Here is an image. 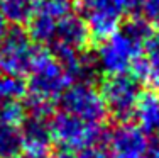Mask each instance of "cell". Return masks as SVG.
I'll return each mask as SVG.
<instances>
[{
	"instance_id": "6da1fadb",
	"label": "cell",
	"mask_w": 159,
	"mask_h": 158,
	"mask_svg": "<svg viewBox=\"0 0 159 158\" xmlns=\"http://www.w3.org/2000/svg\"><path fill=\"white\" fill-rule=\"evenodd\" d=\"M27 75V109L31 117L46 119L52 112L54 102L61 99L73 80L51 51L39 48Z\"/></svg>"
},
{
	"instance_id": "7a4b0ae2",
	"label": "cell",
	"mask_w": 159,
	"mask_h": 158,
	"mask_svg": "<svg viewBox=\"0 0 159 158\" xmlns=\"http://www.w3.org/2000/svg\"><path fill=\"white\" fill-rule=\"evenodd\" d=\"M152 34L151 26L144 19H134L125 27L108 39L102 41L97 51V63L107 77L125 75L141 58L147 37Z\"/></svg>"
},
{
	"instance_id": "3957f363",
	"label": "cell",
	"mask_w": 159,
	"mask_h": 158,
	"mask_svg": "<svg viewBox=\"0 0 159 158\" xmlns=\"http://www.w3.org/2000/svg\"><path fill=\"white\" fill-rule=\"evenodd\" d=\"M139 0H80L83 22L90 37L105 41L120 31L122 21Z\"/></svg>"
},
{
	"instance_id": "277c9868",
	"label": "cell",
	"mask_w": 159,
	"mask_h": 158,
	"mask_svg": "<svg viewBox=\"0 0 159 158\" xmlns=\"http://www.w3.org/2000/svg\"><path fill=\"white\" fill-rule=\"evenodd\" d=\"M51 140L64 153H78L97 146L103 136V124H93L59 111L49 122Z\"/></svg>"
},
{
	"instance_id": "5b68a950",
	"label": "cell",
	"mask_w": 159,
	"mask_h": 158,
	"mask_svg": "<svg viewBox=\"0 0 159 158\" xmlns=\"http://www.w3.org/2000/svg\"><path fill=\"white\" fill-rule=\"evenodd\" d=\"M61 112L93 124H103L108 116L100 90L88 82H76L70 85L59 99Z\"/></svg>"
},
{
	"instance_id": "8992f818",
	"label": "cell",
	"mask_w": 159,
	"mask_h": 158,
	"mask_svg": "<svg viewBox=\"0 0 159 158\" xmlns=\"http://www.w3.org/2000/svg\"><path fill=\"white\" fill-rule=\"evenodd\" d=\"M73 0H37L29 19V37L34 43L51 44L59 24L73 14Z\"/></svg>"
},
{
	"instance_id": "52a82bcc",
	"label": "cell",
	"mask_w": 159,
	"mask_h": 158,
	"mask_svg": "<svg viewBox=\"0 0 159 158\" xmlns=\"http://www.w3.org/2000/svg\"><path fill=\"white\" fill-rule=\"evenodd\" d=\"M107 111L113 117L125 122L132 117L141 99V89L139 82L129 75H117V77H107L100 90Z\"/></svg>"
},
{
	"instance_id": "ba28073f",
	"label": "cell",
	"mask_w": 159,
	"mask_h": 158,
	"mask_svg": "<svg viewBox=\"0 0 159 158\" xmlns=\"http://www.w3.org/2000/svg\"><path fill=\"white\" fill-rule=\"evenodd\" d=\"M37 48L22 29H12L0 43V71L3 75L24 77L29 73Z\"/></svg>"
},
{
	"instance_id": "9c48e42d",
	"label": "cell",
	"mask_w": 159,
	"mask_h": 158,
	"mask_svg": "<svg viewBox=\"0 0 159 158\" xmlns=\"http://www.w3.org/2000/svg\"><path fill=\"white\" fill-rule=\"evenodd\" d=\"M108 151L112 158H147L149 138L137 124L122 122L108 134Z\"/></svg>"
},
{
	"instance_id": "30bf717a",
	"label": "cell",
	"mask_w": 159,
	"mask_h": 158,
	"mask_svg": "<svg viewBox=\"0 0 159 158\" xmlns=\"http://www.w3.org/2000/svg\"><path fill=\"white\" fill-rule=\"evenodd\" d=\"M132 73L139 84L159 89V31L147 37L141 58L132 66Z\"/></svg>"
},
{
	"instance_id": "8fae6325",
	"label": "cell",
	"mask_w": 159,
	"mask_h": 158,
	"mask_svg": "<svg viewBox=\"0 0 159 158\" xmlns=\"http://www.w3.org/2000/svg\"><path fill=\"white\" fill-rule=\"evenodd\" d=\"M22 146L24 153L32 155H48V150L51 146V131L46 119L31 117L25 124H22Z\"/></svg>"
},
{
	"instance_id": "7c38bea8",
	"label": "cell",
	"mask_w": 159,
	"mask_h": 158,
	"mask_svg": "<svg viewBox=\"0 0 159 158\" xmlns=\"http://www.w3.org/2000/svg\"><path fill=\"white\" fill-rule=\"evenodd\" d=\"M137 119V126L144 133L157 134L159 136V95L154 92L141 93V99L137 102L134 112Z\"/></svg>"
},
{
	"instance_id": "4fadbf2b",
	"label": "cell",
	"mask_w": 159,
	"mask_h": 158,
	"mask_svg": "<svg viewBox=\"0 0 159 158\" xmlns=\"http://www.w3.org/2000/svg\"><path fill=\"white\" fill-rule=\"evenodd\" d=\"M37 0H0V12L7 22L22 24L32 16Z\"/></svg>"
},
{
	"instance_id": "5bb4252c",
	"label": "cell",
	"mask_w": 159,
	"mask_h": 158,
	"mask_svg": "<svg viewBox=\"0 0 159 158\" xmlns=\"http://www.w3.org/2000/svg\"><path fill=\"white\" fill-rule=\"evenodd\" d=\"M24 153L20 127L0 126V158H17Z\"/></svg>"
},
{
	"instance_id": "9a60e30c",
	"label": "cell",
	"mask_w": 159,
	"mask_h": 158,
	"mask_svg": "<svg viewBox=\"0 0 159 158\" xmlns=\"http://www.w3.org/2000/svg\"><path fill=\"white\" fill-rule=\"evenodd\" d=\"M27 109L22 105L20 100H9L0 102V126L7 127H22L25 122Z\"/></svg>"
},
{
	"instance_id": "2e32d148",
	"label": "cell",
	"mask_w": 159,
	"mask_h": 158,
	"mask_svg": "<svg viewBox=\"0 0 159 158\" xmlns=\"http://www.w3.org/2000/svg\"><path fill=\"white\" fill-rule=\"evenodd\" d=\"M27 95V85L20 77L2 75L0 77V102L20 100Z\"/></svg>"
},
{
	"instance_id": "e0dca14e",
	"label": "cell",
	"mask_w": 159,
	"mask_h": 158,
	"mask_svg": "<svg viewBox=\"0 0 159 158\" xmlns=\"http://www.w3.org/2000/svg\"><path fill=\"white\" fill-rule=\"evenodd\" d=\"M142 9H144L146 22L156 26L159 29V0H144Z\"/></svg>"
},
{
	"instance_id": "ac0fdd59",
	"label": "cell",
	"mask_w": 159,
	"mask_h": 158,
	"mask_svg": "<svg viewBox=\"0 0 159 158\" xmlns=\"http://www.w3.org/2000/svg\"><path fill=\"white\" fill-rule=\"evenodd\" d=\"M56 158H108V153H105L103 150L93 146V148L83 150V151H78V153H63V155H59Z\"/></svg>"
},
{
	"instance_id": "d6986e66",
	"label": "cell",
	"mask_w": 159,
	"mask_h": 158,
	"mask_svg": "<svg viewBox=\"0 0 159 158\" xmlns=\"http://www.w3.org/2000/svg\"><path fill=\"white\" fill-rule=\"evenodd\" d=\"M7 32H9V27H7V21H5V17L2 16V12H0V43H2L3 37L7 36Z\"/></svg>"
},
{
	"instance_id": "ffe728a7",
	"label": "cell",
	"mask_w": 159,
	"mask_h": 158,
	"mask_svg": "<svg viewBox=\"0 0 159 158\" xmlns=\"http://www.w3.org/2000/svg\"><path fill=\"white\" fill-rule=\"evenodd\" d=\"M17 158H49L48 155H32V153H20Z\"/></svg>"
},
{
	"instance_id": "44dd1931",
	"label": "cell",
	"mask_w": 159,
	"mask_h": 158,
	"mask_svg": "<svg viewBox=\"0 0 159 158\" xmlns=\"http://www.w3.org/2000/svg\"><path fill=\"white\" fill-rule=\"evenodd\" d=\"M151 158H159V150H156V151H154L152 155H151Z\"/></svg>"
}]
</instances>
